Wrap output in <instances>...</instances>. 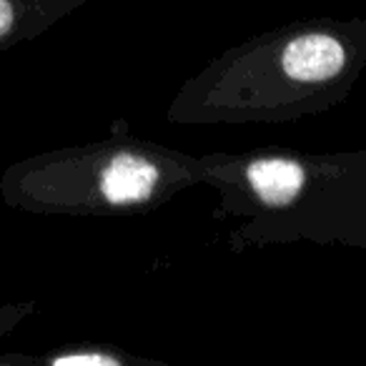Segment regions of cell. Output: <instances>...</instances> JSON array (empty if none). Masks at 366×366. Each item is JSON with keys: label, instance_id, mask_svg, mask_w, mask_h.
I'll return each instance as SVG.
<instances>
[{"label": "cell", "instance_id": "6da1fadb", "mask_svg": "<svg viewBox=\"0 0 366 366\" xmlns=\"http://www.w3.org/2000/svg\"><path fill=\"white\" fill-rule=\"evenodd\" d=\"M366 71L364 18H306L226 48L181 83L171 126H279L334 111Z\"/></svg>", "mask_w": 366, "mask_h": 366}, {"label": "cell", "instance_id": "7a4b0ae2", "mask_svg": "<svg viewBox=\"0 0 366 366\" xmlns=\"http://www.w3.org/2000/svg\"><path fill=\"white\" fill-rule=\"evenodd\" d=\"M204 186L219 194L216 219H239L229 249L316 246L366 249V148L311 153L249 148L206 153Z\"/></svg>", "mask_w": 366, "mask_h": 366}, {"label": "cell", "instance_id": "3957f363", "mask_svg": "<svg viewBox=\"0 0 366 366\" xmlns=\"http://www.w3.org/2000/svg\"><path fill=\"white\" fill-rule=\"evenodd\" d=\"M204 186L201 156L116 133L16 161L0 176V199L36 216H141Z\"/></svg>", "mask_w": 366, "mask_h": 366}, {"label": "cell", "instance_id": "277c9868", "mask_svg": "<svg viewBox=\"0 0 366 366\" xmlns=\"http://www.w3.org/2000/svg\"><path fill=\"white\" fill-rule=\"evenodd\" d=\"M88 0H0V53L36 41Z\"/></svg>", "mask_w": 366, "mask_h": 366}, {"label": "cell", "instance_id": "5b68a950", "mask_svg": "<svg viewBox=\"0 0 366 366\" xmlns=\"http://www.w3.org/2000/svg\"><path fill=\"white\" fill-rule=\"evenodd\" d=\"M33 364L51 366H133L141 359L111 344H68L48 351L43 356H33Z\"/></svg>", "mask_w": 366, "mask_h": 366}]
</instances>
